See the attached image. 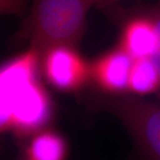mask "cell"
<instances>
[{"label":"cell","instance_id":"obj_7","mask_svg":"<svg viewBox=\"0 0 160 160\" xmlns=\"http://www.w3.org/2000/svg\"><path fill=\"white\" fill-rule=\"evenodd\" d=\"M67 155L66 139L48 127L29 138L22 157L25 160H66Z\"/></svg>","mask_w":160,"mask_h":160},{"label":"cell","instance_id":"obj_12","mask_svg":"<svg viewBox=\"0 0 160 160\" xmlns=\"http://www.w3.org/2000/svg\"><path fill=\"white\" fill-rule=\"evenodd\" d=\"M18 160H25V159H24V158H23V157H22V158H21L20 159H18Z\"/></svg>","mask_w":160,"mask_h":160},{"label":"cell","instance_id":"obj_8","mask_svg":"<svg viewBox=\"0 0 160 160\" xmlns=\"http://www.w3.org/2000/svg\"><path fill=\"white\" fill-rule=\"evenodd\" d=\"M160 91V69L152 58L133 60L132 66L129 92L142 97Z\"/></svg>","mask_w":160,"mask_h":160},{"label":"cell","instance_id":"obj_4","mask_svg":"<svg viewBox=\"0 0 160 160\" xmlns=\"http://www.w3.org/2000/svg\"><path fill=\"white\" fill-rule=\"evenodd\" d=\"M40 73L53 88L65 92L81 90L91 79L90 65L77 47L56 46L40 56Z\"/></svg>","mask_w":160,"mask_h":160},{"label":"cell","instance_id":"obj_3","mask_svg":"<svg viewBox=\"0 0 160 160\" xmlns=\"http://www.w3.org/2000/svg\"><path fill=\"white\" fill-rule=\"evenodd\" d=\"M95 102L97 109L112 114L122 123L146 159L160 160V102L126 94Z\"/></svg>","mask_w":160,"mask_h":160},{"label":"cell","instance_id":"obj_5","mask_svg":"<svg viewBox=\"0 0 160 160\" xmlns=\"http://www.w3.org/2000/svg\"><path fill=\"white\" fill-rule=\"evenodd\" d=\"M132 62L133 59L118 46L90 65L91 79L106 94L124 95L129 92Z\"/></svg>","mask_w":160,"mask_h":160},{"label":"cell","instance_id":"obj_6","mask_svg":"<svg viewBox=\"0 0 160 160\" xmlns=\"http://www.w3.org/2000/svg\"><path fill=\"white\" fill-rule=\"evenodd\" d=\"M158 46V34L154 21L142 9L133 12L124 23L119 47L133 60L153 58Z\"/></svg>","mask_w":160,"mask_h":160},{"label":"cell","instance_id":"obj_1","mask_svg":"<svg viewBox=\"0 0 160 160\" xmlns=\"http://www.w3.org/2000/svg\"><path fill=\"white\" fill-rule=\"evenodd\" d=\"M39 73L40 55L31 47L0 64V133L24 139L50 126L54 106Z\"/></svg>","mask_w":160,"mask_h":160},{"label":"cell","instance_id":"obj_11","mask_svg":"<svg viewBox=\"0 0 160 160\" xmlns=\"http://www.w3.org/2000/svg\"><path fill=\"white\" fill-rule=\"evenodd\" d=\"M91 6H96L99 7H107L111 6L117 2H119L121 0H88Z\"/></svg>","mask_w":160,"mask_h":160},{"label":"cell","instance_id":"obj_9","mask_svg":"<svg viewBox=\"0 0 160 160\" xmlns=\"http://www.w3.org/2000/svg\"><path fill=\"white\" fill-rule=\"evenodd\" d=\"M30 0H0L1 15L24 16L28 11Z\"/></svg>","mask_w":160,"mask_h":160},{"label":"cell","instance_id":"obj_10","mask_svg":"<svg viewBox=\"0 0 160 160\" xmlns=\"http://www.w3.org/2000/svg\"><path fill=\"white\" fill-rule=\"evenodd\" d=\"M143 11H145L150 17L152 18V20L154 21L156 27L158 29V50L156 52L155 55L153 56L154 62L157 63L158 67L160 69V0L155 4L153 6H149V7H145L142 8Z\"/></svg>","mask_w":160,"mask_h":160},{"label":"cell","instance_id":"obj_2","mask_svg":"<svg viewBox=\"0 0 160 160\" xmlns=\"http://www.w3.org/2000/svg\"><path fill=\"white\" fill-rule=\"evenodd\" d=\"M88 0H30L12 39L29 44L39 55L56 46L77 47L86 29Z\"/></svg>","mask_w":160,"mask_h":160}]
</instances>
